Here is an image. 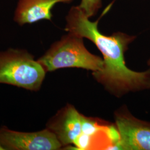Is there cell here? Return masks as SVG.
Masks as SVG:
<instances>
[{"label": "cell", "instance_id": "2", "mask_svg": "<svg viewBox=\"0 0 150 150\" xmlns=\"http://www.w3.org/2000/svg\"><path fill=\"white\" fill-rule=\"evenodd\" d=\"M47 72L64 68H81L94 72L102 69L103 59L91 54L84 46L83 38L71 33L54 43L38 59Z\"/></svg>", "mask_w": 150, "mask_h": 150}, {"label": "cell", "instance_id": "9", "mask_svg": "<svg viewBox=\"0 0 150 150\" xmlns=\"http://www.w3.org/2000/svg\"><path fill=\"white\" fill-rule=\"evenodd\" d=\"M147 64H148V66L150 67V59H149L148 61H147Z\"/></svg>", "mask_w": 150, "mask_h": 150}, {"label": "cell", "instance_id": "8", "mask_svg": "<svg viewBox=\"0 0 150 150\" xmlns=\"http://www.w3.org/2000/svg\"><path fill=\"white\" fill-rule=\"evenodd\" d=\"M101 0H81L79 7L88 17L95 15L101 7Z\"/></svg>", "mask_w": 150, "mask_h": 150}, {"label": "cell", "instance_id": "5", "mask_svg": "<svg viewBox=\"0 0 150 150\" xmlns=\"http://www.w3.org/2000/svg\"><path fill=\"white\" fill-rule=\"evenodd\" d=\"M116 124L120 135L117 150H150V122L126 112L117 115Z\"/></svg>", "mask_w": 150, "mask_h": 150}, {"label": "cell", "instance_id": "3", "mask_svg": "<svg viewBox=\"0 0 150 150\" xmlns=\"http://www.w3.org/2000/svg\"><path fill=\"white\" fill-rule=\"evenodd\" d=\"M46 73L38 59L26 50L10 48L0 51V83L38 91Z\"/></svg>", "mask_w": 150, "mask_h": 150}, {"label": "cell", "instance_id": "7", "mask_svg": "<svg viewBox=\"0 0 150 150\" xmlns=\"http://www.w3.org/2000/svg\"><path fill=\"white\" fill-rule=\"evenodd\" d=\"M73 0H20L16 9L15 20L20 25L42 20H50L51 10L59 2L70 3Z\"/></svg>", "mask_w": 150, "mask_h": 150}, {"label": "cell", "instance_id": "6", "mask_svg": "<svg viewBox=\"0 0 150 150\" xmlns=\"http://www.w3.org/2000/svg\"><path fill=\"white\" fill-rule=\"evenodd\" d=\"M85 116L72 105H67L51 118L46 126L63 146L74 145L82 134Z\"/></svg>", "mask_w": 150, "mask_h": 150}, {"label": "cell", "instance_id": "1", "mask_svg": "<svg viewBox=\"0 0 150 150\" xmlns=\"http://www.w3.org/2000/svg\"><path fill=\"white\" fill-rule=\"evenodd\" d=\"M88 18L79 6H74L66 17L65 30L91 40L102 53V69L93 73L96 80L116 95L150 89V69L144 72L134 71L125 63L124 54L136 36L122 32L105 35L98 29L99 20L92 22Z\"/></svg>", "mask_w": 150, "mask_h": 150}, {"label": "cell", "instance_id": "4", "mask_svg": "<svg viewBox=\"0 0 150 150\" xmlns=\"http://www.w3.org/2000/svg\"><path fill=\"white\" fill-rule=\"evenodd\" d=\"M0 145L4 150H56L62 147L56 135L48 129L32 132L0 127Z\"/></svg>", "mask_w": 150, "mask_h": 150}, {"label": "cell", "instance_id": "10", "mask_svg": "<svg viewBox=\"0 0 150 150\" xmlns=\"http://www.w3.org/2000/svg\"><path fill=\"white\" fill-rule=\"evenodd\" d=\"M4 149H3V147H2V146L1 145H0V150H4Z\"/></svg>", "mask_w": 150, "mask_h": 150}]
</instances>
